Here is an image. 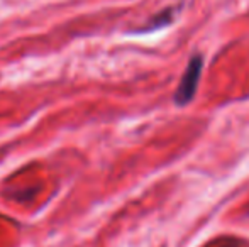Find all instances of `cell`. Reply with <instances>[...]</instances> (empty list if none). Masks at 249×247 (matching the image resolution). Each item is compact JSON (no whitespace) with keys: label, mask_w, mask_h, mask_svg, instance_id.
<instances>
[{"label":"cell","mask_w":249,"mask_h":247,"mask_svg":"<svg viewBox=\"0 0 249 247\" xmlns=\"http://www.w3.org/2000/svg\"><path fill=\"white\" fill-rule=\"evenodd\" d=\"M202 56H194L188 63L187 69H185L183 76L180 80V85L175 93V102L178 105H187L194 100L195 93H197V86L200 82V73H202Z\"/></svg>","instance_id":"1"}]
</instances>
